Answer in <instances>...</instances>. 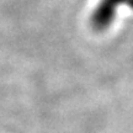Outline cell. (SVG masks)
Here are the masks:
<instances>
[{
  "instance_id": "obj_1",
  "label": "cell",
  "mask_w": 133,
  "mask_h": 133,
  "mask_svg": "<svg viewBox=\"0 0 133 133\" xmlns=\"http://www.w3.org/2000/svg\"><path fill=\"white\" fill-rule=\"evenodd\" d=\"M133 10V0H100L90 16V25L95 31H105L112 25L119 6Z\"/></svg>"
}]
</instances>
